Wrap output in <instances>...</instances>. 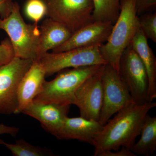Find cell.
<instances>
[{
	"instance_id": "obj_4",
	"label": "cell",
	"mask_w": 156,
	"mask_h": 156,
	"mask_svg": "<svg viewBox=\"0 0 156 156\" xmlns=\"http://www.w3.org/2000/svg\"><path fill=\"white\" fill-rule=\"evenodd\" d=\"M0 29L9 35L15 56L33 60L37 59L40 27L35 24L26 23L17 2H13L11 13L8 17L0 18Z\"/></svg>"
},
{
	"instance_id": "obj_16",
	"label": "cell",
	"mask_w": 156,
	"mask_h": 156,
	"mask_svg": "<svg viewBox=\"0 0 156 156\" xmlns=\"http://www.w3.org/2000/svg\"><path fill=\"white\" fill-rule=\"evenodd\" d=\"M130 46L136 52L144 65L148 79L149 101L156 98V58L146 38L139 28L131 40Z\"/></svg>"
},
{
	"instance_id": "obj_14",
	"label": "cell",
	"mask_w": 156,
	"mask_h": 156,
	"mask_svg": "<svg viewBox=\"0 0 156 156\" xmlns=\"http://www.w3.org/2000/svg\"><path fill=\"white\" fill-rule=\"evenodd\" d=\"M103 126L99 121L88 120L82 117L66 119L57 137L60 140H77L92 145Z\"/></svg>"
},
{
	"instance_id": "obj_3",
	"label": "cell",
	"mask_w": 156,
	"mask_h": 156,
	"mask_svg": "<svg viewBox=\"0 0 156 156\" xmlns=\"http://www.w3.org/2000/svg\"><path fill=\"white\" fill-rule=\"evenodd\" d=\"M104 65L87 66L62 70L52 80L45 81L34 100L64 105L73 104L78 88L88 78L100 73Z\"/></svg>"
},
{
	"instance_id": "obj_23",
	"label": "cell",
	"mask_w": 156,
	"mask_h": 156,
	"mask_svg": "<svg viewBox=\"0 0 156 156\" xmlns=\"http://www.w3.org/2000/svg\"><path fill=\"white\" fill-rule=\"evenodd\" d=\"M135 2L138 16L155 10L156 0H135Z\"/></svg>"
},
{
	"instance_id": "obj_1",
	"label": "cell",
	"mask_w": 156,
	"mask_h": 156,
	"mask_svg": "<svg viewBox=\"0 0 156 156\" xmlns=\"http://www.w3.org/2000/svg\"><path fill=\"white\" fill-rule=\"evenodd\" d=\"M156 106L153 101L141 105L132 103L117 112L114 118L103 126L94 139L93 156L122 147L130 149L140 134L148 113Z\"/></svg>"
},
{
	"instance_id": "obj_10",
	"label": "cell",
	"mask_w": 156,
	"mask_h": 156,
	"mask_svg": "<svg viewBox=\"0 0 156 156\" xmlns=\"http://www.w3.org/2000/svg\"><path fill=\"white\" fill-rule=\"evenodd\" d=\"M100 73L88 78L75 94L73 105L78 107L80 116L87 119L99 121L103 96Z\"/></svg>"
},
{
	"instance_id": "obj_19",
	"label": "cell",
	"mask_w": 156,
	"mask_h": 156,
	"mask_svg": "<svg viewBox=\"0 0 156 156\" xmlns=\"http://www.w3.org/2000/svg\"><path fill=\"white\" fill-rule=\"evenodd\" d=\"M0 144L5 146L14 156H44L53 154L46 148L34 146L23 139L17 140L14 144H10L0 139Z\"/></svg>"
},
{
	"instance_id": "obj_2",
	"label": "cell",
	"mask_w": 156,
	"mask_h": 156,
	"mask_svg": "<svg viewBox=\"0 0 156 156\" xmlns=\"http://www.w3.org/2000/svg\"><path fill=\"white\" fill-rule=\"evenodd\" d=\"M140 27L135 0H122L119 15L107 41L99 46L101 56L119 73L122 54Z\"/></svg>"
},
{
	"instance_id": "obj_24",
	"label": "cell",
	"mask_w": 156,
	"mask_h": 156,
	"mask_svg": "<svg viewBox=\"0 0 156 156\" xmlns=\"http://www.w3.org/2000/svg\"><path fill=\"white\" fill-rule=\"evenodd\" d=\"M130 149L122 147L116 151H109L103 152L98 156H136Z\"/></svg>"
},
{
	"instance_id": "obj_7",
	"label": "cell",
	"mask_w": 156,
	"mask_h": 156,
	"mask_svg": "<svg viewBox=\"0 0 156 156\" xmlns=\"http://www.w3.org/2000/svg\"><path fill=\"white\" fill-rule=\"evenodd\" d=\"M99 46L76 48L59 53H47L40 61L46 76L52 75L69 68L107 64L101 54Z\"/></svg>"
},
{
	"instance_id": "obj_8",
	"label": "cell",
	"mask_w": 156,
	"mask_h": 156,
	"mask_svg": "<svg viewBox=\"0 0 156 156\" xmlns=\"http://www.w3.org/2000/svg\"><path fill=\"white\" fill-rule=\"evenodd\" d=\"M33 61L15 56L7 64L0 66V114H15L18 87Z\"/></svg>"
},
{
	"instance_id": "obj_22",
	"label": "cell",
	"mask_w": 156,
	"mask_h": 156,
	"mask_svg": "<svg viewBox=\"0 0 156 156\" xmlns=\"http://www.w3.org/2000/svg\"><path fill=\"white\" fill-rule=\"evenodd\" d=\"M15 57L11 41L8 38L0 43V66L7 64Z\"/></svg>"
},
{
	"instance_id": "obj_18",
	"label": "cell",
	"mask_w": 156,
	"mask_h": 156,
	"mask_svg": "<svg viewBox=\"0 0 156 156\" xmlns=\"http://www.w3.org/2000/svg\"><path fill=\"white\" fill-rule=\"evenodd\" d=\"M122 0H92L93 21H110L114 24L119 15Z\"/></svg>"
},
{
	"instance_id": "obj_9",
	"label": "cell",
	"mask_w": 156,
	"mask_h": 156,
	"mask_svg": "<svg viewBox=\"0 0 156 156\" xmlns=\"http://www.w3.org/2000/svg\"><path fill=\"white\" fill-rule=\"evenodd\" d=\"M119 73L128 87L134 103L141 105L148 102V79L146 70L130 45L121 56Z\"/></svg>"
},
{
	"instance_id": "obj_12",
	"label": "cell",
	"mask_w": 156,
	"mask_h": 156,
	"mask_svg": "<svg viewBox=\"0 0 156 156\" xmlns=\"http://www.w3.org/2000/svg\"><path fill=\"white\" fill-rule=\"evenodd\" d=\"M69 109V105L34 100L21 113L38 120L46 131L56 137L68 117Z\"/></svg>"
},
{
	"instance_id": "obj_5",
	"label": "cell",
	"mask_w": 156,
	"mask_h": 156,
	"mask_svg": "<svg viewBox=\"0 0 156 156\" xmlns=\"http://www.w3.org/2000/svg\"><path fill=\"white\" fill-rule=\"evenodd\" d=\"M100 76L103 96L99 122L103 126L120 110L134 102L126 84L111 65H104Z\"/></svg>"
},
{
	"instance_id": "obj_6",
	"label": "cell",
	"mask_w": 156,
	"mask_h": 156,
	"mask_svg": "<svg viewBox=\"0 0 156 156\" xmlns=\"http://www.w3.org/2000/svg\"><path fill=\"white\" fill-rule=\"evenodd\" d=\"M46 15L65 26L73 34L93 22L92 0H44Z\"/></svg>"
},
{
	"instance_id": "obj_17",
	"label": "cell",
	"mask_w": 156,
	"mask_h": 156,
	"mask_svg": "<svg viewBox=\"0 0 156 156\" xmlns=\"http://www.w3.org/2000/svg\"><path fill=\"white\" fill-rule=\"evenodd\" d=\"M140 137L130 149L135 155H152L156 150V117L148 114L140 131Z\"/></svg>"
},
{
	"instance_id": "obj_11",
	"label": "cell",
	"mask_w": 156,
	"mask_h": 156,
	"mask_svg": "<svg viewBox=\"0 0 156 156\" xmlns=\"http://www.w3.org/2000/svg\"><path fill=\"white\" fill-rule=\"evenodd\" d=\"M114 24L110 21H93L74 33L64 44L53 49L59 53L104 44L107 41Z\"/></svg>"
},
{
	"instance_id": "obj_20",
	"label": "cell",
	"mask_w": 156,
	"mask_h": 156,
	"mask_svg": "<svg viewBox=\"0 0 156 156\" xmlns=\"http://www.w3.org/2000/svg\"><path fill=\"white\" fill-rule=\"evenodd\" d=\"M140 28L146 38L156 43V13L148 12L139 16Z\"/></svg>"
},
{
	"instance_id": "obj_21",
	"label": "cell",
	"mask_w": 156,
	"mask_h": 156,
	"mask_svg": "<svg viewBox=\"0 0 156 156\" xmlns=\"http://www.w3.org/2000/svg\"><path fill=\"white\" fill-rule=\"evenodd\" d=\"M24 10L27 17L36 25L47 14V6L44 0H27Z\"/></svg>"
},
{
	"instance_id": "obj_26",
	"label": "cell",
	"mask_w": 156,
	"mask_h": 156,
	"mask_svg": "<svg viewBox=\"0 0 156 156\" xmlns=\"http://www.w3.org/2000/svg\"><path fill=\"white\" fill-rule=\"evenodd\" d=\"M18 128L12 126H6L3 124H0V135L8 134L14 136L19 132Z\"/></svg>"
},
{
	"instance_id": "obj_15",
	"label": "cell",
	"mask_w": 156,
	"mask_h": 156,
	"mask_svg": "<svg viewBox=\"0 0 156 156\" xmlns=\"http://www.w3.org/2000/svg\"><path fill=\"white\" fill-rule=\"evenodd\" d=\"M40 31L37 60H40L49 50L64 44L73 34L64 25L49 17L42 23Z\"/></svg>"
},
{
	"instance_id": "obj_13",
	"label": "cell",
	"mask_w": 156,
	"mask_h": 156,
	"mask_svg": "<svg viewBox=\"0 0 156 156\" xmlns=\"http://www.w3.org/2000/svg\"><path fill=\"white\" fill-rule=\"evenodd\" d=\"M46 76L45 70L40 60H34L20 83L17 90V108L15 114L22 112L23 109L38 95L43 88Z\"/></svg>"
},
{
	"instance_id": "obj_25",
	"label": "cell",
	"mask_w": 156,
	"mask_h": 156,
	"mask_svg": "<svg viewBox=\"0 0 156 156\" xmlns=\"http://www.w3.org/2000/svg\"><path fill=\"white\" fill-rule=\"evenodd\" d=\"M13 0H0V18H5L11 13Z\"/></svg>"
}]
</instances>
